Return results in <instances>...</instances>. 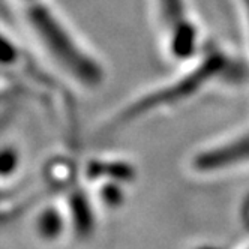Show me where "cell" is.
Wrapping results in <instances>:
<instances>
[{
    "instance_id": "obj_1",
    "label": "cell",
    "mask_w": 249,
    "mask_h": 249,
    "mask_svg": "<svg viewBox=\"0 0 249 249\" xmlns=\"http://www.w3.org/2000/svg\"><path fill=\"white\" fill-rule=\"evenodd\" d=\"M29 21L33 26L35 32H38L41 41L50 51V54L74 78L87 86H96L101 81L102 72L98 63H95L86 53H83L77 47L68 32L59 24L54 15L45 6H30Z\"/></svg>"
},
{
    "instance_id": "obj_4",
    "label": "cell",
    "mask_w": 249,
    "mask_h": 249,
    "mask_svg": "<svg viewBox=\"0 0 249 249\" xmlns=\"http://www.w3.org/2000/svg\"><path fill=\"white\" fill-rule=\"evenodd\" d=\"M71 209H72L74 213V224L77 231L81 234H87L93 227V216L90 207H89L87 198L81 194L74 195L71 198Z\"/></svg>"
},
{
    "instance_id": "obj_8",
    "label": "cell",
    "mask_w": 249,
    "mask_h": 249,
    "mask_svg": "<svg viewBox=\"0 0 249 249\" xmlns=\"http://www.w3.org/2000/svg\"><path fill=\"white\" fill-rule=\"evenodd\" d=\"M2 174L3 176H6L8 173H11L14 168H15V164H17V161H15V153L14 152H11V150H3V153H2Z\"/></svg>"
},
{
    "instance_id": "obj_5",
    "label": "cell",
    "mask_w": 249,
    "mask_h": 249,
    "mask_svg": "<svg viewBox=\"0 0 249 249\" xmlns=\"http://www.w3.org/2000/svg\"><path fill=\"white\" fill-rule=\"evenodd\" d=\"M194 29L188 24L180 23L176 32V38L173 41V47L177 56L185 57L194 50Z\"/></svg>"
},
{
    "instance_id": "obj_10",
    "label": "cell",
    "mask_w": 249,
    "mask_h": 249,
    "mask_svg": "<svg viewBox=\"0 0 249 249\" xmlns=\"http://www.w3.org/2000/svg\"><path fill=\"white\" fill-rule=\"evenodd\" d=\"M243 2V6L246 9V14H248V18H249V0H242Z\"/></svg>"
},
{
    "instance_id": "obj_2",
    "label": "cell",
    "mask_w": 249,
    "mask_h": 249,
    "mask_svg": "<svg viewBox=\"0 0 249 249\" xmlns=\"http://www.w3.org/2000/svg\"><path fill=\"white\" fill-rule=\"evenodd\" d=\"M222 68H224V59L221 56H218V54L210 56L206 62H203L200 66L195 68L194 72H191L186 77H183L182 80H179V83H174V84L162 89V90L155 92V95H150V96H146L143 99L137 101L132 107L124 110L114 120L111 128L117 126V124H122V123L131 122L143 113H147V111L156 108V107H161L164 104L179 101V99H183V98L192 95L195 90H198L209 78L216 75Z\"/></svg>"
},
{
    "instance_id": "obj_3",
    "label": "cell",
    "mask_w": 249,
    "mask_h": 249,
    "mask_svg": "<svg viewBox=\"0 0 249 249\" xmlns=\"http://www.w3.org/2000/svg\"><path fill=\"white\" fill-rule=\"evenodd\" d=\"M245 161H249V135L200 153L194 159V167L200 171H218Z\"/></svg>"
},
{
    "instance_id": "obj_7",
    "label": "cell",
    "mask_w": 249,
    "mask_h": 249,
    "mask_svg": "<svg viewBox=\"0 0 249 249\" xmlns=\"http://www.w3.org/2000/svg\"><path fill=\"white\" fill-rule=\"evenodd\" d=\"M161 5L168 20L182 21V14H183L182 0H161Z\"/></svg>"
},
{
    "instance_id": "obj_6",
    "label": "cell",
    "mask_w": 249,
    "mask_h": 249,
    "mask_svg": "<svg viewBox=\"0 0 249 249\" xmlns=\"http://www.w3.org/2000/svg\"><path fill=\"white\" fill-rule=\"evenodd\" d=\"M62 230V219L59 216V213L56 210H45L44 215L39 218V231L41 234L51 239L59 234V231Z\"/></svg>"
},
{
    "instance_id": "obj_9",
    "label": "cell",
    "mask_w": 249,
    "mask_h": 249,
    "mask_svg": "<svg viewBox=\"0 0 249 249\" xmlns=\"http://www.w3.org/2000/svg\"><path fill=\"white\" fill-rule=\"evenodd\" d=\"M14 59H15L14 47L6 39H3V47H2V60H3V63H11Z\"/></svg>"
}]
</instances>
